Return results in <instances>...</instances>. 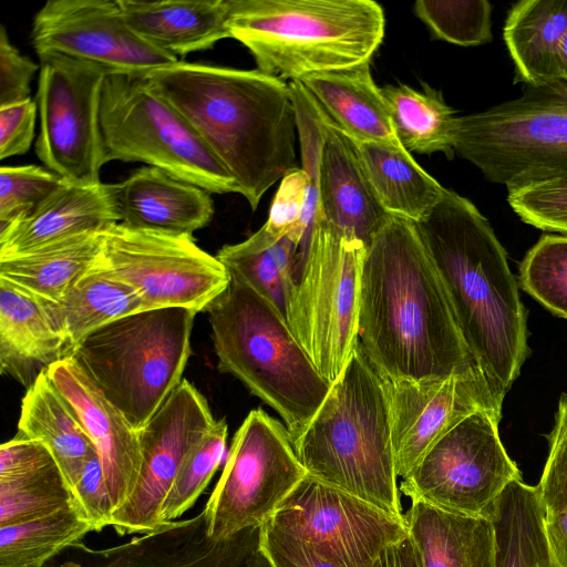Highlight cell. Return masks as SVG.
Wrapping results in <instances>:
<instances>
[{
  "label": "cell",
  "mask_w": 567,
  "mask_h": 567,
  "mask_svg": "<svg viewBox=\"0 0 567 567\" xmlns=\"http://www.w3.org/2000/svg\"><path fill=\"white\" fill-rule=\"evenodd\" d=\"M114 195L120 223L137 229L193 236L214 216L209 192L152 166L114 184Z\"/></svg>",
  "instance_id": "obj_22"
},
{
  "label": "cell",
  "mask_w": 567,
  "mask_h": 567,
  "mask_svg": "<svg viewBox=\"0 0 567 567\" xmlns=\"http://www.w3.org/2000/svg\"><path fill=\"white\" fill-rule=\"evenodd\" d=\"M349 138L372 189L389 215L417 223L443 198L446 188L406 150Z\"/></svg>",
  "instance_id": "obj_29"
},
{
  "label": "cell",
  "mask_w": 567,
  "mask_h": 567,
  "mask_svg": "<svg viewBox=\"0 0 567 567\" xmlns=\"http://www.w3.org/2000/svg\"><path fill=\"white\" fill-rule=\"evenodd\" d=\"M246 567H272V566L270 565L268 559L261 553H257L249 559Z\"/></svg>",
  "instance_id": "obj_53"
},
{
  "label": "cell",
  "mask_w": 567,
  "mask_h": 567,
  "mask_svg": "<svg viewBox=\"0 0 567 567\" xmlns=\"http://www.w3.org/2000/svg\"><path fill=\"white\" fill-rule=\"evenodd\" d=\"M326 117L319 164L320 219L368 247L391 215L372 189L350 138Z\"/></svg>",
  "instance_id": "obj_21"
},
{
  "label": "cell",
  "mask_w": 567,
  "mask_h": 567,
  "mask_svg": "<svg viewBox=\"0 0 567 567\" xmlns=\"http://www.w3.org/2000/svg\"><path fill=\"white\" fill-rule=\"evenodd\" d=\"M545 514L537 486L518 480L506 487L489 517L496 567H560L548 542Z\"/></svg>",
  "instance_id": "obj_33"
},
{
  "label": "cell",
  "mask_w": 567,
  "mask_h": 567,
  "mask_svg": "<svg viewBox=\"0 0 567 567\" xmlns=\"http://www.w3.org/2000/svg\"><path fill=\"white\" fill-rule=\"evenodd\" d=\"M404 520L423 567H496L491 519L411 502Z\"/></svg>",
  "instance_id": "obj_28"
},
{
  "label": "cell",
  "mask_w": 567,
  "mask_h": 567,
  "mask_svg": "<svg viewBox=\"0 0 567 567\" xmlns=\"http://www.w3.org/2000/svg\"><path fill=\"white\" fill-rule=\"evenodd\" d=\"M370 62L310 74L299 82L349 137L404 148L394 132L382 89L372 78Z\"/></svg>",
  "instance_id": "obj_25"
},
{
  "label": "cell",
  "mask_w": 567,
  "mask_h": 567,
  "mask_svg": "<svg viewBox=\"0 0 567 567\" xmlns=\"http://www.w3.org/2000/svg\"><path fill=\"white\" fill-rule=\"evenodd\" d=\"M560 79L567 94V32L560 48Z\"/></svg>",
  "instance_id": "obj_52"
},
{
  "label": "cell",
  "mask_w": 567,
  "mask_h": 567,
  "mask_svg": "<svg viewBox=\"0 0 567 567\" xmlns=\"http://www.w3.org/2000/svg\"><path fill=\"white\" fill-rule=\"evenodd\" d=\"M476 363L505 392L528 355L526 310L504 247L467 198L446 188L414 223Z\"/></svg>",
  "instance_id": "obj_3"
},
{
  "label": "cell",
  "mask_w": 567,
  "mask_h": 567,
  "mask_svg": "<svg viewBox=\"0 0 567 567\" xmlns=\"http://www.w3.org/2000/svg\"><path fill=\"white\" fill-rule=\"evenodd\" d=\"M229 275L227 289L207 310L218 370L234 375L272 408L293 442L323 403L331 384L277 307L239 276Z\"/></svg>",
  "instance_id": "obj_6"
},
{
  "label": "cell",
  "mask_w": 567,
  "mask_h": 567,
  "mask_svg": "<svg viewBox=\"0 0 567 567\" xmlns=\"http://www.w3.org/2000/svg\"><path fill=\"white\" fill-rule=\"evenodd\" d=\"M94 532L74 502L48 516L0 527V567H44Z\"/></svg>",
  "instance_id": "obj_36"
},
{
  "label": "cell",
  "mask_w": 567,
  "mask_h": 567,
  "mask_svg": "<svg viewBox=\"0 0 567 567\" xmlns=\"http://www.w3.org/2000/svg\"><path fill=\"white\" fill-rule=\"evenodd\" d=\"M31 41L38 56L65 55L107 74L145 76L178 61L130 28L118 0H49L33 18Z\"/></svg>",
  "instance_id": "obj_16"
},
{
  "label": "cell",
  "mask_w": 567,
  "mask_h": 567,
  "mask_svg": "<svg viewBox=\"0 0 567 567\" xmlns=\"http://www.w3.org/2000/svg\"><path fill=\"white\" fill-rule=\"evenodd\" d=\"M507 202L524 223L567 236V179L508 189Z\"/></svg>",
  "instance_id": "obj_43"
},
{
  "label": "cell",
  "mask_w": 567,
  "mask_h": 567,
  "mask_svg": "<svg viewBox=\"0 0 567 567\" xmlns=\"http://www.w3.org/2000/svg\"><path fill=\"white\" fill-rule=\"evenodd\" d=\"M227 434V423L216 421L187 455L162 505L163 524L178 519L207 487L223 460Z\"/></svg>",
  "instance_id": "obj_39"
},
{
  "label": "cell",
  "mask_w": 567,
  "mask_h": 567,
  "mask_svg": "<svg viewBox=\"0 0 567 567\" xmlns=\"http://www.w3.org/2000/svg\"><path fill=\"white\" fill-rule=\"evenodd\" d=\"M545 527L555 559L567 567V511L545 514Z\"/></svg>",
  "instance_id": "obj_51"
},
{
  "label": "cell",
  "mask_w": 567,
  "mask_h": 567,
  "mask_svg": "<svg viewBox=\"0 0 567 567\" xmlns=\"http://www.w3.org/2000/svg\"><path fill=\"white\" fill-rule=\"evenodd\" d=\"M35 153L47 168L74 184L101 183L107 163L101 97L107 72L61 54L40 55Z\"/></svg>",
  "instance_id": "obj_14"
},
{
  "label": "cell",
  "mask_w": 567,
  "mask_h": 567,
  "mask_svg": "<svg viewBox=\"0 0 567 567\" xmlns=\"http://www.w3.org/2000/svg\"><path fill=\"white\" fill-rule=\"evenodd\" d=\"M101 248L102 231L85 233L0 257V278L38 300L58 301L95 265Z\"/></svg>",
  "instance_id": "obj_32"
},
{
  "label": "cell",
  "mask_w": 567,
  "mask_h": 567,
  "mask_svg": "<svg viewBox=\"0 0 567 567\" xmlns=\"http://www.w3.org/2000/svg\"><path fill=\"white\" fill-rule=\"evenodd\" d=\"M55 462L40 441L17 435L0 446V480L12 478Z\"/></svg>",
  "instance_id": "obj_49"
},
{
  "label": "cell",
  "mask_w": 567,
  "mask_h": 567,
  "mask_svg": "<svg viewBox=\"0 0 567 567\" xmlns=\"http://www.w3.org/2000/svg\"><path fill=\"white\" fill-rule=\"evenodd\" d=\"M68 181L38 165L0 168V226L32 215Z\"/></svg>",
  "instance_id": "obj_41"
},
{
  "label": "cell",
  "mask_w": 567,
  "mask_h": 567,
  "mask_svg": "<svg viewBox=\"0 0 567 567\" xmlns=\"http://www.w3.org/2000/svg\"><path fill=\"white\" fill-rule=\"evenodd\" d=\"M384 379L399 477H405L431 446L466 417L488 412L502 417L506 392L474 365L443 379Z\"/></svg>",
  "instance_id": "obj_17"
},
{
  "label": "cell",
  "mask_w": 567,
  "mask_h": 567,
  "mask_svg": "<svg viewBox=\"0 0 567 567\" xmlns=\"http://www.w3.org/2000/svg\"><path fill=\"white\" fill-rule=\"evenodd\" d=\"M501 419L477 412L435 442L401 482L411 502L475 517H491L495 503L522 480L498 433Z\"/></svg>",
  "instance_id": "obj_13"
},
{
  "label": "cell",
  "mask_w": 567,
  "mask_h": 567,
  "mask_svg": "<svg viewBox=\"0 0 567 567\" xmlns=\"http://www.w3.org/2000/svg\"><path fill=\"white\" fill-rule=\"evenodd\" d=\"M18 429L19 435L49 449L73 493L95 447L47 372L27 389Z\"/></svg>",
  "instance_id": "obj_31"
},
{
  "label": "cell",
  "mask_w": 567,
  "mask_h": 567,
  "mask_svg": "<svg viewBox=\"0 0 567 567\" xmlns=\"http://www.w3.org/2000/svg\"><path fill=\"white\" fill-rule=\"evenodd\" d=\"M567 32V0H523L507 13L503 37L516 81L534 91L567 95L560 79V48Z\"/></svg>",
  "instance_id": "obj_24"
},
{
  "label": "cell",
  "mask_w": 567,
  "mask_h": 567,
  "mask_svg": "<svg viewBox=\"0 0 567 567\" xmlns=\"http://www.w3.org/2000/svg\"><path fill=\"white\" fill-rule=\"evenodd\" d=\"M47 374L93 443L116 512L131 498L140 478L143 456L138 431L71 358L53 363Z\"/></svg>",
  "instance_id": "obj_20"
},
{
  "label": "cell",
  "mask_w": 567,
  "mask_h": 567,
  "mask_svg": "<svg viewBox=\"0 0 567 567\" xmlns=\"http://www.w3.org/2000/svg\"><path fill=\"white\" fill-rule=\"evenodd\" d=\"M270 520L337 567H372L388 545L408 536L405 523L309 475Z\"/></svg>",
  "instance_id": "obj_15"
},
{
  "label": "cell",
  "mask_w": 567,
  "mask_h": 567,
  "mask_svg": "<svg viewBox=\"0 0 567 567\" xmlns=\"http://www.w3.org/2000/svg\"><path fill=\"white\" fill-rule=\"evenodd\" d=\"M417 91L405 84L386 85L382 93L389 104L394 132L401 145L420 154L454 155V111L442 92L422 83Z\"/></svg>",
  "instance_id": "obj_34"
},
{
  "label": "cell",
  "mask_w": 567,
  "mask_h": 567,
  "mask_svg": "<svg viewBox=\"0 0 567 567\" xmlns=\"http://www.w3.org/2000/svg\"><path fill=\"white\" fill-rule=\"evenodd\" d=\"M306 476L286 425L261 409L251 410L203 509L207 535L221 540L260 528Z\"/></svg>",
  "instance_id": "obj_11"
},
{
  "label": "cell",
  "mask_w": 567,
  "mask_h": 567,
  "mask_svg": "<svg viewBox=\"0 0 567 567\" xmlns=\"http://www.w3.org/2000/svg\"><path fill=\"white\" fill-rule=\"evenodd\" d=\"M35 300L63 338L66 357L75 344L96 329L146 310L136 291L107 272L99 258L60 300Z\"/></svg>",
  "instance_id": "obj_30"
},
{
  "label": "cell",
  "mask_w": 567,
  "mask_h": 567,
  "mask_svg": "<svg viewBox=\"0 0 567 567\" xmlns=\"http://www.w3.org/2000/svg\"><path fill=\"white\" fill-rule=\"evenodd\" d=\"M189 122L255 210L265 193L300 168L288 83L259 70L177 61L144 76Z\"/></svg>",
  "instance_id": "obj_2"
},
{
  "label": "cell",
  "mask_w": 567,
  "mask_h": 567,
  "mask_svg": "<svg viewBox=\"0 0 567 567\" xmlns=\"http://www.w3.org/2000/svg\"><path fill=\"white\" fill-rule=\"evenodd\" d=\"M40 65L23 55L0 29V106L30 99V83Z\"/></svg>",
  "instance_id": "obj_46"
},
{
  "label": "cell",
  "mask_w": 567,
  "mask_h": 567,
  "mask_svg": "<svg viewBox=\"0 0 567 567\" xmlns=\"http://www.w3.org/2000/svg\"><path fill=\"white\" fill-rule=\"evenodd\" d=\"M73 502L72 492L56 462L0 480V527L48 516Z\"/></svg>",
  "instance_id": "obj_37"
},
{
  "label": "cell",
  "mask_w": 567,
  "mask_h": 567,
  "mask_svg": "<svg viewBox=\"0 0 567 567\" xmlns=\"http://www.w3.org/2000/svg\"><path fill=\"white\" fill-rule=\"evenodd\" d=\"M120 223L114 184L66 182L32 215L0 226V257L24 252Z\"/></svg>",
  "instance_id": "obj_23"
},
{
  "label": "cell",
  "mask_w": 567,
  "mask_h": 567,
  "mask_svg": "<svg viewBox=\"0 0 567 567\" xmlns=\"http://www.w3.org/2000/svg\"><path fill=\"white\" fill-rule=\"evenodd\" d=\"M413 10L434 39L461 47L492 40V4L486 0H417Z\"/></svg>",
  "instance_id": "obj_40"
},
{
  "label": "cell",
  "mask_w": 567,
  "mask_h": 567,
  "mask_svg": "<svg viewBox=\"0 0 567 567\" xmlns=\"http://www.w3.org/2000/svg\"><path fill=\"white\" fill-rule=\"evenodd\" d=\"M259 533L260 528H249L227 539H213L202 511L125 544L90 549L95 559L89 565L65 560L44 567H246L259 549Z\"/></svg>",
  "instance_id": "obj_19"
},
{
  "label": "cell",
  "mask_w": 567,
  "mask_h": 567,
  "mask_svg": "<svg viewBox=\"0 0 567 567\" xmlns=\"http://www.w3.org/2000/svg\"><path fill=\"white\" fill-rule=\"evenodd\" d=\"M549 451L537 485L546 514L567 511V395H561L555 425L548 436Z\"/></svg>",
  "instance_id": "obj_44"
},
{
  "label": "cell",
  "mask_w": 567,
  "mask_h": 567,
  "mask_svg": "<svg viewBox=\"0 0 567 567\" xmlns=\"http://www.w3.org/2000/svg\"><path fill=\"white\" fill-rule=\"evenodd\" d=\"M72 495L74 504L91 523L94 532L112 526L114 509L96 450L89 456Z\"/></svg>",
  "instance_id": "obj_45"
},
{
  "label": "cell",
  "mask_w": 567,
  "mask_h": 567,
  "mask_svg": "<svg viewBox=\"0 0 567 567\" xmlns=\"http://www.w3.org/2000/svg\"><path fill=\"white\" fill-rule=\"evenodd\" d=\"M358 336L389 380L443 379L478 365L413 221L390 216L365 249Z\"/></svg>",
  "instance_id": "obj_1"
},
{
  "label": "cell",
  "mask_w": 567,
  "mask_h": 567,
  "mask_svg": "<svg viewBox=\"0 0 567 567\" xmlns=\"http://www.w3.org/2000/svg\"><path fill=\"white\" fill-rule=\"evenodd\" d=\"M66 357L63 338L40 303L0 278V370L27 386Z\"/></svg>",
  "instance_id": "obj_27"
},
{
  "label": "cell",
  "mask_w": 567,
  "mask_h": 567,
  "mask_svg": "<svg viewBox=\"0 0 567 567\" xmlns=\"http://www.w3.org/2000/svg\"><path fill=\"white\" fill-rule=\"evenodd\" d=\"M196 313L167 307L127 315L87 334L66 358L140 431L183 380Z\"/></svg>",
  "instance_id": "obj_7"
},
{
  "label": "cell",
  "mask_w": 567,
  "mask_h": 567,
  "mask_svg": "<svg viewBox=\"0 0 567 567\" xmlns=\"http://www.w3.org/2000/svg\"><path fill=\"white\" fill-rule=\"evenodd\" d=\"M372 567H423L420 554L409 534L388 545Z\"/></svg>",
  "instance_id": "obj_50"
},
{
  "label": "cell",
  "mask_w": 567,
  "mask_h": 567,
  "mask_svg": "<svg viewBox=\"0 0 567 567\" xmlns=\"http://www.w3.org/2000/svg\"><path fill=\"white\" fill-rule=\"evenodd\" d=\"M217 259L229 272L239 276L272 302L286 317L296 287V269L300 267L299 245L285 236L269 246L246 240L223 246Z\"/></svg>",
  "instance_id": "obj_35"
},
{
  "label": "cell",
  "mask_w": 567,
  "mask_h": 567,
  "mask_svg": "<svg viewBox=\"0 0 567 567\" xmlns=\"http://www.w3.org/2000/svg\"><path fill=\"white\" fill-rule=\"evenodd\" d=\"M367 247L324 221L299 251L300 271L287 323L319 373L332 384L359 342L362 261Z\"/></svg>",
  "instance_id": "obj_9"
},
{
  "label": "cell",
  "mask_w": 567,
  "mask_h": 567,
  "mask_svg": "<svg viewBox=\"0 0 567 567\" xmlns=\"http://www.w3.org/2000/svg\"><path fill=\"white\" fill-rule=\"evenodd\" d=\"M37 109L31 97L0 106V159L29 151L34 138Z\"/></svg>",
  "instance_id": "obj_48"
},
{
  "label": "cell",
  "mask_w": 567,
  "mask_h": 567,
  "mask_svg": "<svg viewBox=\"0 0 567 567\" xmlns=\"http://www.w3.org/2000/svg\"><path fill=\"white\" fill-rule=\"evenodd\" d=\"M259 549L272 567H337L270 519L260 527Z\"/></svg>",
  "instance_id": "obj_47"
},
{
  "label": "cell",
  "mask_w": 567,
  "mask_h": 567,
  "mask_svg": "<svg viewBox=\"0 0 567 567\" xmlns=\"http://www.w3.org/2000/svg\"><path fill=\"white\" fill-rule=\"evenodd\" d=\"M118 4L141 39L175 58L229 38L226 0H118Z\"/></svg>",
  "instance_id": "obj_26"
},
{
  "label": "cell",
  "mask_w": 567,
  "mask_h": 567,
  "mask_svg": "<svg viewBox=\"0 0 567 567\" xmlns=\"http://www.w3.org/2000/svg\"><path fill=\"white\" fill-rule=\"evenodd\" d=\"M226 1L229 38L282 81L371 61L384 37V11L371 0Z\"/></svg>",
  "instance_id": "obj_5"
},
{
  "label": "cell",
  "mask_w": 567,
  "mask_h": 567,
  "mask_svg": "<svg viewBox=\"0 0 567 567\" xmlns=\"http://www.w3.org/2000/svg\"><path fill=\"white\" fill-rule=\"evenodd\" d=\"M99 264L133 288L145 309L182 307L207 312L230 282L227 268L193 236L123 223L102 231Z\"/></svg>",
  "instance_id": "obj_12"
},
{
  "label": "cell",
  "mask_w": 567,
  "mask_h": 567,
  "mask_svg": "<svg viewBox=\"0 0 567 567\" xmlns=\"http://www.w3.org/2000/svg\"><path fill=\"white\" fill-rule=\"evenodd\" d=\"M520 287L551 313L567 319V236L544 235L519 265Z\"/></svg>",
  "instance_id": "obj_38"
},
{
  "label": "cell",
  "mask_w": 567,
  "mask_h": 567,
  "mask_svg": "<svg viewBox=\"0 0 567 567\" xmlns=\"http://www.w3.org/2000/svg\"><path fill=\"white\" fill-rule=\"evenodd\" d=\"M453 147L507 190L567 179V95L534 91L456 116Z\"/></svg>",
  "instance_id": "obj_10"
},
{
  "label": "cell",
  "mask_w": 567,
  "mask_h": 567,
  "mask_svg": "<svg viewBox=\"0 0 567 567\" xmlns=\"http://www.w3.org/2000/svg\"><path fill=\"white\" fill-rule=\"evenodd\" d=\"M215 422L204 395L183 379L138 431L143 456L140 478L131 498L112 518L120 536L148 534L163 525L162 505L182 464Z\"/></svg>",
  "instance_id": "obj_18"
},
{
  "label": "cell",
  "mask_w": 567,
  "mask_h": 567,
  "mask_svg": "<svg viewBox=\"0 0 567 567\" xmlns=\"http://www.w3.org/2000/svg\"><path fill=\"white\" fill-rule=\"evenodd\" d=\"M101 130L107 162H142L210 194H239L234 177L189 122L144 76L106 75Z\"/></svg>",
  "instance_id": "obj_8"
},
{
  "label": "cell",
  "mask_w": 567,
  "mask_h": 567,
  "mask_svg": "<svg viewBox=\"0 0 567 567\" xmlns=\"http://www.w3.org/2000/svg\"><path fill=\"white\" fill-rule=\"evenodd\" d=\"M292 444L307 475L405 523L384 379L359 342Z\"/></svg>",
  "instance_id": "obj_4"
},
{
  "label": "cell",
  "mask_w": 567,
  "mask_h": 567,
  "mask_svg": "<svg viewBox=\"0 0 567 567\" xmlns=\"http://www.w3.org/2000/svg\"><path fill=\"white\" fill-rule=\"evenodd\" d=\"M311 181V175L301 167L282 177L267 221L250 236L255 243L269 246L287 236L300 247L305 237L301 220Z\"/></svg>",
  "instance_id": "obj_42"
}]
</instances>
